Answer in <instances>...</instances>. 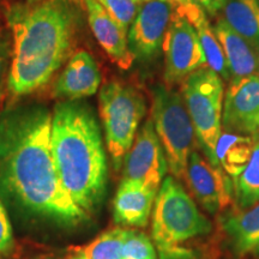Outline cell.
<instances>
[{
  "label": "cell",
  "instance_id": "20",
  "mask_svg": "<svg viewBox=\"0 0 259 259\" xmlns=\"http://www.w3.org/2000/svg\"><path fill=\"white\" fill-rule=\"evenodd\" d=\"M253 149V136L223 131L216 145V156L223 170L235 179L247 166Z\"/></svg>",
  "mask_w": 259,
  "mask_h": 259
},
{
  "label": "cell",
  "instance_id": "8",
  "mask_svg": "<svg viewBox=\"0 0 259 259\" xmlns=\"http://www.w3.org/2000/svg\"><path fill=\"white\" fill-rule=\"evenodd\" d=\"M162 50L164 54L163 78L169 87L181 83L194 71L208 66L196 30L176 11L164 35Z\"/></svg>",
  "mask_w": 259,
  "mask_h": 259
},
{
  "label": "cell",
  "instance_id": "9",
  "mask_svg": "<svg viewBox=\"0 0 259 259\" xmlns=\"http://www.w3.org/2000/svg\"><path fill=\"white\" fill-rule=\"evenodd\" d=\"M122 168V179L137 181L155 191L160 189L168 171V163L151 118L137 132Z\"/></svg>",
  "mask_w": 259,
  "mask_h": 259
},
{
  "label": "cell",
  "instance_id": "25",
  "mask_svg": "<svg viewBox=\"0 0 259 259\" xmlns=\"http://www.w3.org/2000/svg\"><path fill=\"white\" fill-rule=\"evenodd\" d=\"M10 45L4 35H0V101L4 95L5 83L9 80Z\"/></svg>",
  "mask_w": 259,
  "mask_h": 259
},
{
  "label": "cell",
  "instance_id": "16",
  "mask_svg": "<svg viewBox=\"0 0 259 259\" xmlns=\"http://www.w3.org/2000/svg\"><path fill=\"white\" fill-rule=\"evenodd\" d=\"M212 28L225 53L231 76L229 82H236L259 73V52L257 50L233 30L221 17L216 19Z\"/></svg>",
  "mask_w": 259,
  "mask_h": 259
},
{
  "label": "cell",
  "instance_id": "18",
  "mask_svg": "<svg viewBox=\"0 0 259 259\" xmlns=\"http://www.w3.org/2000/svg\"><path fill=\"white\" fill-rule=\"evenodd\" d=\"M223 228L236 255L259 258V203L246 211L227 216Z\"/></svg>",
  "mask_w": 259,
  "mask_h": 259
},
{
  "label": "cell",
  "instance_id": "24",
  "mask_svg": "<svg viewBox=\"0 0 259 259\" xmlns=\"http://www.w3.org/2000/svg\"><path fill=\"white\" fill-rule=\"evenodd\" d=\"M97 2L126 32L128 31L141 6L135 0H97Z\"/></svg>",
  "mask_w": 259,
  "mask_h": 259
},
{
  "label": "cell",
  "instance_id": "11",
  "mask_svg": "<svg viewBox=\"0 0 259 259\" xmlns=\"http://www.w3.org/2000/svg\"><path fill=\"white\" fill-rule=\"evenodd\" d=\"M222 130L247 136L259 134V73L229 82L223 97Z\"/></svg>",
  "mask_w": 259,
  "mask_h": 259
},
{
  "label": "cell",
  "instance_id": "19",
  "mask_svg": "<svg viewBox=\"0 0 259 259\" xmlns=\"http://www.w3.org/2000/svg\"><path fill=\"white\" fill-rule=\"evenodd\" d=\"M221 18L259 52V0H226Z\"/></svg>",
  "mask_w": 259,
  "mask_h": 259
},
{
  "label": "cell",
  "instance_id": "4",
  "mask_svg": "<svg viewBox=\"0 0 259 259\" xmlns=\"http://www.w3.org/2000/svg\"><path fill=\"white\" fill-rule=\"evenodd\" d=\"M153 238L160 259H197L186 244L209 234L211 223L174 177L162 181L155 199Z\"/></svg>",
  "mask_w": 259,
  "mask_h": 259
},
{
  "label": "cell",
  "instance_id": "27",
  "mask_svg": "<svg viewBox=\"0 0 259 259\" xmlns=\"http://www.w3.org/2000/svg\"><path fill=\"white\" fill-rule=\"evenodd\" d=\"M199 6H202L204 11L210 16L218 15L221 11L226 0H193Z\"/></svg>",
  "mask_w": 259,
  "mask_h": 259
},
{
  "label": "cell",
  "instance_id": "10",
  "mask_svg": "<svg viewBox=\"0 0 259 259\" xmlns=\"http://www.w3.org/2000/svg\"><path fill=\"white\" fill-rule=\"evenodd\" d=\"M169 0H145L127 31L128 48L135 59L150 61L160 53L173 16Z\"/></svg>",
  "mask_w": 259,
  "mask_h": 259
},
{
  "label": "cell",
  "instance_id": "12",
  "mask_svg": "<svg viewBox=\"0 0 259 259\" xmlns=\"http://www.w3.org/2000/svg\"><path fill=\"white\" fill-rule=\"evenodd\" d=\"M185 179L200 205L211 215L229 204L233 190L229 176L197 151L190 155Z\"/></svg>",
  "mask_w": 259,
  "mask_h": 259
},
{
  "label": "cell",
  "instance_id": "15",
  "mask_svg": "<svg viewBox=\"0 0 259 259\" xmlns=\"http://www.w3.org/2000/svg\"><path fill=\"white\" fill-rule=\"evenodd\" d=\"M157 192L137 181L122 179L113 202L114 221L120 226L143 228L148 225Z\"/></svg>",
  "mask_w": 259,
  "mask_h": 259
},
{
  "label": "cell",
  "instance_id": "29",
  "mask_svg": "<svg viewBox=\"0 0 259 259\" xmlns=\"http://www.w3.org/2000/svg\"><path fill=\"white\" fill-rule=\"evenodd\" d=\"M71 259H83V258L79 257V255H76V257H73V258H71Z\"/></svg>",
  "mask_w": 259,
  "mask_h": 259
},
{
  "label": "cell",
  "instance_id": "1",
  "mask_svg": "<svg viewBox=\"0 0 259 259\" xmlns=\"http://www.w3.org/2000/svg\"><path fill=\"white\" fill-rule=\"evenodd\" d=\"M52 113L40 106L10 109L0 118V174L6 187L31 211L65 226L87 221L65 191L51 150Z\"/></svg>",
  "mask_w": 259,
  "mask_h": 259
},
{
  "label": "cell",
  "instance_id": "13",
  "mask_svg": "<svg viewBox=\"0 0 259 259\" xmlns=\"http://www.w3.org/2000/svg\"><path fill=\"white\" fill-rule=\"evenodd\" d=\"M101 85L99 65L89 52L79 50L69 58L53 87V95L65 101H78L95 94Z\"/></svg>",
  "mask_w": 259,
  "mask_h": 259
},
{
  "label": "cell",
  "instance_id": "5",
  "mask_svg": "<svg viewBox=\"0 0 259 259\" xmlns=\"http://www.w3.org/2000/svg\"><path fill=\"white\" fill-rule=\"evenodd\" d=\"M99 112L107 149L113 166L119 170L147 113L145 97L135 87L112 79L100 89Z\"/></svg>",
  "mask_w": 259,
  "mask_h": 259
},
{
  "label": "cell",
  "instance_id": "22",
  "mask_svg": "<svg viewBox=\"0 0 259 259\" xmlns=\"http://www.w3.org/2000/svg\"><path fill=\"white\" fill-rule=\"evenodd\" d=\"M126 229L121 227L102 233L79 250L78 255L83 259H121Z\"/></svg>",
  "mask_w": 259,
  "mask_h": 259
},
{
  "label": "cell",
  "instance_id": "2",
  "mask_svg": "<svg viewBox=\"0 0 259 259\" xmlns=\"http://www.w3.org/2000/svg\"><path fill=\"white\" fill-rule=\"evenodd\" d=\"M14 46L9 88L27 95L42 88L72 56L77 17L69 0H41L10 10Z\"/></svg>",
  "mask_w": 259,
  "mask_h": 259
},
{
  "label": "cell",
  "instance_id": "26",
  "mask_svg": "<svg viewBox=\"0 0 259 259\" xmlns=\"http://www.w3.org/2000/svg\"><path fill=\"white\" fill-rule=\"evenodd\" d=\"M14 238H12V228L6 216V211L0 203V253L6 252L11 248Z\"/></svg>",
  "mask_w": 259,
  "mask_h": 259
},
{
  "label": "cell",
  "instance_id": "14",
  "mask_svg": "<svg viewBox=\"0 0 259 259\" xmlns=\"http://www.w3.org/2000/svg\"><path fill=\"white\" fill-rule=\"evenodd\" d=\"M87 11L94 36L119 69L128 70L135 58L128 48L127 32L109 16L97 0L80 2Z\"/></svg>",
  "mask_w": 259,
  "mask_h": 259
},
{
  "label": "cell",
  "instance_id": "23",
  "mask_svg": "<svg viewBox=\"0 0 259 259\" xmlns=\"http://www.w3.org/2000/svg\"><path fill=\"white\" fill-rule=\"evenodd\" d=\"M121 259H157L156 247L144 233L126 229Z\"/></svg>",
  "mask_w": 259,
  "mask_h": 259
},
{
  "label": "cell",
  "instance_id": "17",
  "mask_svg": "<svg viewBox=\"0 0 259 259\" xmlns=\"http://www.w3.org/2000/svg\"><path fill=\"white\" fill-rule=\"evenodd\" d=\"M174 11L186 18L194 28L210 69L215 71L222 79L231 80L222 46L216 37L213 28L210 25L208 16L202 6L194 3L193 0H187L183 4L176 6Z\"/></svg>",
  "mask_w": 259,
  "mask_h": 259
},
{
  "label": "cell",
  "instance_id": "21",
  "mask_svg": "<svg viewBox=\"0 0 259 259\" xmlns=\"http://www.w3.org/2000/svg\"><path fill=\"white\" fill-rule=\"evenodd\" d=\"M233 181V191L241 209L259 203V134L253 135V149L247 166Z\"/></svg>",
  "mask_w": 259,
  "mask_h": 259
},
{
  "label": "cell",
  "instance_id": "3",
  "mask_svg": "<svg viewBox=\"0 0 259 259\" xmlns=\"http://www.w3.org/2000/svg\"><path fill=\"white\" fill-rule=\"evenodd\" d=\"M51 150L65 191L83 211H94L106 191L107 162L99 124L85 103L61 101L54 107Z\"/></svg>",
  "mask_w": 259,
  "mask_h": 259
},
{
  "label": "cell",
  "instance_id": "6",
  "mask_svg": "<svg viewBox=\"0 0 259 259\" xmlns=\"http://www.w3.org/2000/svg\"><path fill=\"white\" fill-rule=\"evenodd\" d=\"M181 92L204 157L213 167H221L216 156V145L222 132L225 97L222 78L209 66L202 67L181 82Z\"/></svg>",
  "mask_w": 259,
  "mask_h": 259
},
{
  "label": "cell",
  "instance_id": "7",
  "mask_svg": "<svg viewBox=\"0 0 259 259\" xmlns=\"http://www.w3.org/2000/svg\"><path fill=\"white\" fill-rule=\"evenodd\" d=\"M151 114L166 155L168 170L176 179H184L196 137L184 99L171 87L157 84L153 89Z\"/></svg>",
  "mask_w": 259,
  "mask_h": 259
},
{
  "label": "cell",
  "instance_id": "28",
  "mask_svg": "<svg viewBox=\"0 0 259 259\" xmlns=\"http://www.w3.org/2000/svg\"><path fill=\"white\" fill-rule=\"evenodd\" d=\"M135 2H137V3H138V4H142V3H144V2H145V0H135Z\"/></svg>",
  "mask_w": 259,
  "mask_h": 259
}]
</instances>
